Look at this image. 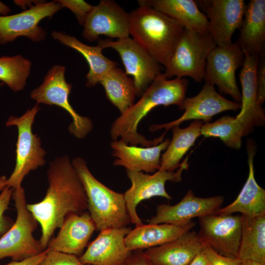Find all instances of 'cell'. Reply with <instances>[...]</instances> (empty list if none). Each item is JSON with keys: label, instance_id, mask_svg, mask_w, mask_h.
<instances>
[{"label": "cell", "instance_id": "6da1fadb", "mask_svg": "<svg viewBox=\"0 0 265 265\" xmlns=\"http://www.w3.org/2000/svg\"><path fill=\"white\" fill-rule=\"evenodd\" d=\"M47 179L48 187L43 199L26 205L41 227L39 241L43 250L68 214H80L87 209L84 188L69 156L57 157L50 162Z\"/></svg>", "mask_w": 265, "mask_h": 265}, {"label": "cell", "instance_id": "7a4b0ae2", "mask_svg": "<svg viewBox=\"0 0 265 265\" xmlns=\"http://www.w3.org/2000/svg\"><path fill=\"white\" fill-rule=\"evenodd\" d=\"M188 85L186 79L169 80L164 73L158 75L143 93L140 99L117 117L112 123L110 134L112 141L120 140L129 145L156 146L163 141L165 132L158 138L148 140L139 133L138 125L155 107L175 105L178 106L186 98Z\"/></svg>", "mask_w": 265, "mask_h": 265}, {"label": "cell", "instance_id": "3957f363", "mask_svg": "<svg viewBox=\"0 0 265 265\" xmlns=\"http://www.w3.org/2000/svg\"><path fill=\"white\" fill-rule=\"evenodd\" d=\"M129 15L130 35L132 39L166 68L184 26L148 5H139Z\"/></svg>", "mask_w": 265, "mask_h": 265}, {"label": "cell", "instance_id": "277c9868", "mask_svg": "<svg viewBox=\"0 0 265 265\" xmlns=\"http://www.w3.org/2000/svg\"><path fill=\"white\" fill-rule=\"evenodd\" d=\"M71 161L84 188L87 209L96 228L101 231L129 225L131 220L124 194L110 189L96 179L83 158L77 157Z\"/></svg>", "mask_w": 265, "mask_h": 265}, {"label": "cell", "instance_id": "5b68a950", "mask_svg": "<svg viewBox=\"0 0 265 265\" xmlns=\"http://www.w3.org/2000/svg\"><path fill=\"white\" fill-rule=\"evenodd\" d=\"M215 46L209 32L184 27L164 74L168 79L187 76L202 81L207 57Z\"/></svg>", "mask_w": 265, "mask_h": 265}, {"label": "cell", "instance_id": "8992f818", "mask_svg": "<svg viewBox=\"0 0 265 265\" xmlns=\"http://www.w3.org/2000/svg\"><path fill=\"white\" fill-rule=\"evenodd\" d=\"M40 109L37 103L20 117L9 116L5 123L7 127L16 126L18 131L16 165L6 182V186L13 189L22 187L24 178L46 162L44 157L46 152L41 147L40 137L32 132L35 115Z\"/></svg>", "mask_w": 265, "mask_h": 265}, {"label": "cell", "instance_id": "52a82bcc", "mask_svg": "<svg viewBox=\"0 0 265 265\" xmlns=\"http://www.w3.org/2000/svg\"><path fill=\"white\" fill-rule=\"evenodd\" d=\"M12 198L15 202L17 218L10 229L0 238V259L10 257L13 261H21L44 250L40 241L33 236L38 222L27 209L24 188L13 189Z\"/></svg>", "mask_w": 265, "mask_h": 265}, {"label": "cell", "instance_id": "ba28073f", "mask_svg": "<svg viewBox=\"0 0 265 265\" xmlns=\"http://www.w3.org/2000/svg\"><path fill=\"white\" fill-rule=\"evenodd\" d=\"M65 72L63 65L53 66L44 77L43 83L32 90L30 96L38 104L56 105L67 111L73 119L68 127L70 133L82 139L92 130L93 123L89 118L79 115L70 104L69 96L72 85L66 81Z\"/></svg>", "mask_w": 265, "mask_h": 265}, {"label": "cell", "instance_id": "9c48e42d", "mask_svg": "<svg viewBox=\"0 0 265 265\" xmlns=\"http://www.w3.org/2000/svg\"><path fill=\"white\" fill-rule=\"evenodd\" d=\"M188 168V157L180 163L176 171L158 170L153 175L143 172L127 170V176L132 186L124 194L126 207L131 222L135 226L143 224L136 212V207L142 200L154 196H160L168 200L172 199L165 188V183L169 181L179 182L182 180V174Z\"/></svg>", "mask_w": 265, "mask_h": 265}, {"label": "cell", "instance_id": "30bf717a", "mask_svg": "<svg viewBox=\"0 0 265 265\" xmlns=\"http://www.w3.org/2000/svg\"><path fill=\"white\" fill-rule=\"evenodd\" d=\"M244 53L238 42L224 47L215 46L208 55L204 80L212 85H216L219 91L229 95L241 104V94L236 79V71L242 67Z\"/></svg>", "mask_w": 265, "mask_h": 265}, {"label": "cell", "instance_id": "8fae6325", "mask_svg": "<svg viewBox=\"0 0 265 265\" xmlns=\"http://www.w3.org/2000/svg\"><path fill=\"white\" fill-rule=\"evenodd\" d=\"M97 45L103 49L111 48L118 53L125 67V73L133 78L138 97L142 95L161 73L160 64L130 37L116 41L110 38L100 39Z\"/></svg>", "mask_w": 265, "mask_h": 265}, {"label": "cell", "instance_id": "7c38bea8", "mask_svg": "<svg viewBox=\"0 0 265 265\" xmlns=\"http://www.w3.org/2000/svg\"><path fill=\"white\" fill-rule=\"evenodd\" d=\"M199 236L218 254L237 259L241 233V215L210 214L199 217Z\"/></svg>", "mask_w": 265, "mask_h": 265}, {"label": "cell", "instance_id": "4fadbf2b", "mask_svg": "<svg viewBox=\"0 0 265 265\" xmlns=\"http://www.w3.org/2000/svg\"><path fill=\"white\" fill-rule=\"evenodd\" d=\"M63 7L57 0L37 2L28 10L18 14L0 16V45L26 36L33 42H40L46 36V31L38 26L40 21L52 16Z\"/></svg>", "mask_w": 265, "mask_h": 265}, {"label": "cell", "instance_id": "5bb4252c", "mask_svg": "<svg viewBox=\"0 0 265 265\" xmlns=\"http://www.w3.org/2000/svg\"><path fill=\"white\" fill-rule=\"evenodd\" d=\"M178 107L179 109L185 110L182 116L166 124L152 125L150 131L165 129L167 132L172 127L190 120L209 122L214 115L226 110H237L241 108V105L226 99L216 92L213 85L205 82L197 95L185 98Z\"/></svg>", "mask_w": 265, "mask_h": 265}, {"label": "cell", "instance_id": "9a60e30c", "mask_svg": "<svg viewBox=\"0 0 265 265\" xmlns=\"http://www.w3.org/2000/svg\"><path fill=\"white\" fill-rule=\"evenodd\" d=\"M102 35L111 39L129 37V13L114 0H101L85 19L82 33L84 39L93 42Z\"/></svg>", "mask_w": 265, "mask_h": 265}, {"label": "cell", "instance_id": "2e32d148", "mask_svg": "<svg viewBox=\"0 0 265 265\" xmlns=\"http://www.w3.org/2000/svg\"><path fill=\"white\" fill-rule=\"evenodd\" d=\"M202 2L209 21V33L216 46L231 44L233 34L239 28L247 4L243 0H211Z\"/></svg>", "mask_w": 265, "mask_h": 265}, {"label": "cell", "instance_id": "e0dca14e", "mask_svg": "<svg viewBox=\"0 0 265 265\" xmlns=\"http://www.w3.org/2000/svg\"><path fill=\"white\" fill-rule=\"evenodd\" d=\"M224 201V198L222 195L202 198L196 196L193 191L189 189L182 199L176 205H159L155 215L147 221L151 224H184L194 217L215 214Z\"/></svg>", "mask_w": 265, "mask_h": 265}, {"label": "cell", "instance_id": "ac0fdd59", "mask_svg": "<svg viewBox=\"0 0 265 265\" xmlns=\"http://www.w3.org/2000/svg\"><path fill=\"white\" fill-rule=\"evenodd\" d=\"M260 56L244 54V62L238 75L242 87L241 110L236 117L240 122L243 136L252 133L255 127L265 124V109L258 102L257 70Z\"/></svg>", "mask_w": 265, "mask_h": 265}, {"label": "cell", "instance_id": "d6986e66", "mask_svg": "<svg viewBox=\"0 0 265 265\" xmlns=\"http://www.w3.org/2000/svg\"><path fill=\"white\" fill-rule=\"evenodd\" d=\"M131 230L127 226L101 230L79 257V260L84 265H119L132 252L125 243V237Z\"/></svg>", "mask_w": 265, "mask_h": 265}, {"label": "cell", "instance_id": "ffe728a7", "mask_svg": "<svg viewBox=\"0 0 265 265\" xmlns=\"http://www.w3.org/2000/svg\"><path fill=\"white\" fill-rule=\"evenodd\" d=\"M96 229L89 213H70L65 218L57 236L50 239L47 248L79 257Z\"/></svg>", "mask_w": 265, "mask_h": 265}, {"label": "cell", "instance_id": "44dd1931", "mask_svg": "<svg viewBox=\"0 0 265 265\" xmlns=\"http://www.w3.org/2000/svg\"><path fill=\"white\" fill-rule=\"evenodd\" d=\"M170 140L166 138L159 144L148 147L129 145L121 140L112 141L110 146L111 155L116 158L114 166H122L126 170L155 173L161 166V153L165 150Z\"/></svg>", "mask_w": 265, "mask_h": 265}, {"label": "cell", "instance_id": "7402d4cb", "mask_svg": "<svg viewBox=\"0 0 265 265\" xmlns=\"http://www.w3.org/2000/svg\"><path fill=\"white\" fill-rule=\"evenodd\" d=\"M204 244L195 231L177 239L144 251L154 265H188Z\"/></svg>", "mask_w": 265, "mask_h": 265}, {"label": "cell", "instance_id": "603a6c76", "mask_svg": "<svg viewBox=\"0 0 265 265\" xmlns=\"http://www.w3.org/2000/svg\"><path fill=\"white\" fill-rule=\"evenodd\" d=\"M249 174L236 199L224 208H220L215 214H231L240 212L253 217L265 214V190L257 183L254 177L253 158L256 148L251 141L247 143Z\"/></svg>", "mask_w": 265, "mask_h": 265}, {"label": "cell", "instance_id": "cb8c5ba5", "mask_svg": "<svg viewBox=\"0 0 265 265\" xmlns=\"http://www.w3.org/2000/svg\"><path fill=\"white\" fill-rule=\"evenodd\" d=\"M195 225L192 220L180 225L143 223L129 232L125 237V243L131 251L148 249L177 239L191 231Z\"/></svg>", "mask_w": 265, "mask_h": 265}, {"label": "cell", "instance_id": "d4e9b609", "mask_svg": "<svg viewBox=\"0 0 265 265\" xmlns=\"http://www.w3.org/2000/svg\"><path fill=\"white\" fill-rule=\"evenodd\" d=\"M238 41L244 54L265 53V0H251L247 4Z\"/></svg>", "mask_w": 265, "mask_h": 265}, {"label": "cell", "instance_id": "484cf974", "mask_svg": "<svg viewBox=\"0 0 265 265\" xmlns=\"http://www.w3.org/2000/svg\"><path fill=\"white\" fill-rule=\"evenodd\" d=\"M139 5H148L166 14L184 27L209 32V21L193 0H139Z\"/></svg>", "mask_w": 265, "mask_h": 265}, {"label": "cell", "instance_id": "4316f807", "mask_svg": "<svg viewBox=\"0 0 265 265\" xmlns=\"http://www.w3.org/2000/svg\"><path fill=\"white\" fill-rule=\"evenodd\" d=\"M51 35L63 45L79 52L85 58L89 66V72L86 75L87 87L95 86L106 73L117 66L116 62L103 54V49L98 46H90L84 44L74 36L62 32L53 31Z\"/></svg>", "mask_w": 265, "mask_h": 265}, {"label": "cell", "instance_id": "83f0119b", "mask_svg": "<svg viewBox=\"0 0 265 265\" xmlns=\"http://www.w3.org/2000/svg\"><path fill=\"white\" fill-rule=\"evenodd\" d=\"M237 259L265 263V214H241V233Z\"/></svg>", "mask_w": 265, "mask_h": 265}, {"label": "cell", "instance_id": "f1b7e54d", "mask_svg": "<svg viewBox=\"0 0 265 265\" xmlns=\"http://www.w3.org/2000/svg\"><path fill=\"white\" fill-rule=\"evenodd\" d=\"M203 122L194 120L189 126L181 129L179 126L171 128L173 136L165 152L160 158V171H174L179 168L180 160L197 138L201 135Z\"/></svg>", "mask_w": 265, "mask_h": 265}, {"label": "cell", "instance_id": "f546056e", "mask_svg": "<svg viewBox=\"0 0 265 265\" xmlns=\"http://www.w3.org/2000/svg\"><path fill=\"white\" fill-rule=\"evenodd\" d=\"M110 102L124 113L134 104L136 90L133 80L122 69L114 67L99 80Z\"/></svg>", "mask_w": 265, "mask_h": 265}, {"label": "cell", "instance_id": "4dcf8cb0", "mask_svg": "<svg viewBox=\"0 0 265 265\" xmlns=\"http://www.w3.org/2000/svg\"><path fill=\"white\" fill-rule=\"evenodd\" d=\"M201 135L205 137H219L228 147L239 149L241 146L243 130L236 117L225 115L215 121L207 122L201 128Z\"/></svg>", "mask_w": 265, "mask_h": 265}, {"label": "cell", "instance_id": "1f68e13d", "mask_svg": "<svg viewBox=\"0 0 265 265\" xmlns=\"http://www.w3.org/2000/svg\"><path fill=\"white\" fill-rule=\"evenodd\" d=\"M31 66V62L21 55L0 57V80L13 91L24 89Z\"/></svg>", "mask_w": 265, "mask_h": 265}, {"label": "cell", "instance_id": "d6a6232c", "mask_svg": "<svg viewBox=\"0 0 265 265\" xmlns=\"http://www.w3.org/2000/svg\"><path fill=\"white\" fill-rule=\"evenodd\" d=\"M39 265H84L80 262L79 257L76 255L48 249L45 258Z\"/></svg>", "mask_w": 265, "mask_h": 265}, {"label": "cell", "instance_id": "836d02e7", "mask_svg": "<svg viewBox=\"0 0 265 265\" xmlns=\"http://www.w3.org/2000/svg\"><path fill=\"white\" fill-rule=\"evenodd\" d=\"M13 189L6 186L0 194V238L6 233L13 224V221L4 215L5 211L9 209Z\"/></svg>", "mask_w": 265, "mask_h": 265}, {"label": "cell", "instance_id": "e575fe53", "mask_svg": "<svg viewBox=\"0 0 265 265\" xmlns=\"http://www.w3.org/2000/svg\"><path fill=\"white\" fill-rule=\"evenodd\" d=\"M57 1L63 8L65 7L71 10L81 26H84L85 19L93 6L82 0H59Z\"/></svg>", "mask_w": 265, "mask_h": 265}, {"label": "cell", "instance_id": "d590c367", "mask_svg": "<svg viewBox=\"0 0 265 265\" xmlns=\"http://www.w3.org/2000/svg\"><path fill=\"white\" fill-rule=\"evenodd\" d=\"M202 251L205 254L209 263V265H238L239 260L222 256L209 246L204 245Z\"/></svg>", "mask_w": 265, "mask_h": 265}, {"label": "cell", "instance_id": "8d00e7d4", "mask_svg": "<svg viewBox=\"0 0 265 265\" xmlns=\"http://www.w3.org/2000/svg\"><path fill=\"white\" fill-rule=\"evenodd\" d=\"M258 98L259 104L262 106L265 100V56L261 55L257 70Z\"/></svg>", "mask_w": 265, "mask_h": 265}, {"label": "cell", "instance_id": "74e56055", "mask_svg": "<svg viewBox=\"0 0 265 265\" xmlns=\"http://www.w3.org/2000/svg\"><path fill=\"white\" fill-rule=\"evenodd\" d=\"M119 265H154L142 250L132 251L130 255Z\"/></svg>", "mask_w": 265, "mask_h": 265}, {"label": "cell", "instance_id": "f35d334b", "mask_svg": "<svg viewBox=\"0 0 265 265\" xmlns=\"http://www.w3.org/2000/svg\"><path fill=\"white\" fill-rule=\"evenodd\" d=\"M48 249L47 248L41 253L21 261H13L5 265H39L45 258Z\"/></svg>", "mask_w": 265, "mask_h": 265}, {"label": "cell", "instance_id": "ab89813d", "mask_svg": "<svg viewBox=\"0 0 265 265\" xmlns=\"http://www.w3.org/2000/svg\"><path fill=\"white\" fill-rule=\"evenodd\" d=\"M188 265H209V263L205 254L201 250Z\"/></svg>", "mask_w": 265, "mask_h": 265}, {"label": "cell", "instance_id": "60d3db41", "mask_svg": "<svg viewBox=\"0 0 265 265\" xmlns=\"http://www.w3.org/2000/svg\"><path fill=\"white\" fill-rule=\"evenodd\" d=\"M10 12V8L7 5L0 1V14L3 15V16H5Z\"/></svg>", "mask_w": 265, "mask_h": 265}, {"label": "cell", "instance_id": "b9f144b4", "mask_svg": "<svg viewBox=\"0 0 265 265\" xmlns=\"http://www.w3.org/2000/svg\"><path fill=\"white\" fill-rule=\"evenodd\" d=\"M238 265H265V263L252 260H245L242 261H239Z\"/></svg>", "mask_w": 265, "mask_h": 265}, {"label": "cell", "instance_id": "7bdbcfd3", "mask_svg": "<svg viewBox=\"0 0 265 265\" xmlns=\"http://www.w3.org/2000/svg\"><path fill=\"white\" fill-rule=\"evenodd\" d=\"M7 180V178L5 176H0V191H2L6 186V182Z\"/></svg>", "mask_w": 265, "mask_h": 265}, {"label": "cell", "instance_id": "ee69618b", "mask_svg": "<svg viewBox=\"0 0 265 265\" xmlns=\"http://www.w3.org/2000/svg\"><path fill=\"white\" fill-rule=\"evenodd\" d=\"M3 82H0V86L1 85H3Z\"/></svg>", "mask_w": 265, "mask_h": 265}]
</instances>
